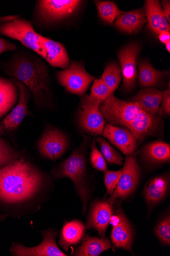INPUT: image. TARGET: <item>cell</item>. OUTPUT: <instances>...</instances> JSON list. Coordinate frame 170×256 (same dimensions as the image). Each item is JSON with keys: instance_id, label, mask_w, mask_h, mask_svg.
<instances>
[{"instance_id": "484cf974", "label": "cell", "mask_w": 170, "mask_h": 256, "mask_svg": "<svg viewBox=\"0 0 170 256\" xmlns=\"http://www.w3.org/2000/svg\"><path fill=\"white\" fill-rule=\"evenodd\" d=\"M139 84L144 88L159 86L169 76L168 71H159L148 62H141L138 64Z\"/></svg>"}, {"instance_id": "74e56055", "label": "cell", "mask_w": 170, "mask_h": 256, "mask_svg": "<svg viewBox=\"0 0 170 256\" xmlns=\"http://www.w3.org/2000/svg\"><path fill=\"white\" fill-rule=\"evenodd\" d=\"M170 27L169 22H168L167 18L162 13L160 22H159V27L158 30V34L163 32H170Z\"/></svg>"}, {"instance_id": "4316f807", "label": "cell", "mask_w": 170, "mask_h": 256, "mask_svg": "<svg viewBox=\"0 0 170 256\" xmlns=\"http://www.w3.org/2000/svg\"><path fill=\"white\" fill-rule=\"evenodd\" d=\"M144 12L149 22L148 28L154 34H158L159 22L162 13L160 2L157 0L146 1Z\"/></svg>"}, {"instance_id": "ab89813d", "label": "cell", "mask_w": 170, "mask_h": 256, "mask_svg": "<svg viewBox=\"0 0 170 256\" xmlns=\"http://www.w3.org/2000/svg\"><path fill=\"white\" fill-rule=\"evenodd\" d=\"M159 38L162 43L165 44L170 41V34L168 32H161L159 34Z\"/></svg>"}, {"instance_id": "ffe728a7", "label": "cell", "mask_w": 170, "mask_h": 256, "mask_svg": "<svg viewBox=\"0 0 170 256\" xmlns=\"http://www.w3.org/2000/svg\"><path fill=\"white\" fill-rule=\"evenodd\" d=\"M41 42L44 52V59L54 68H66L70 64L67 52L59 42L42 36Z\"/></svg>"}, {"instance_id": "5b68a950", "label": "cell", "mask_w": 170, "mask_h": 256, "mask_svg": "<svg viewBox=\"0 0 170 256\" xmlns=\"http://www.w3.org/2000/svg\"><path fill=\"white\" fill-rule=\"evenodd\" d=\"M100 109L107 124L125 128L144 112L135 103L117 98L114 93L101 102Z\"/></svg>"}, {"instance_id": "7402d4cb", "label": "cell", "mask_w": 170, "mask_h": 256, "mask_svg": "<svg viewBox=\"0 0 170 256\" xmlns=\"http://www.w3.org/2000/svg\"><path fill=\"white\" fill-rule=\"evenodd\" d=\"M19 96V88L12 79L0 77V120L14 106Z\"/></svg>"}, {"instance_id": "3957f363", "label": "cell", "mask_w": 170, "mask_h": 256, "mask_svg": "<svg viewBox=\"0 0 170 256\" xmlns=\"http://www.w3.org/2000/svg\"><path fill=\"white\" fill-rule=\"evenodd\" d=\"M90 142L88 136H84L83 143L71 155L52 171L57 178H67L74 183L81 198L83 206V215L86 212L88 201L91 196L88 180L87 153Z\"/></svg>"}, {"instance_id": "9a60e30c", "label": "cell", "mask_w": 170, "mask_h": 256, "mask_svg": "<svg viewBox=\"0 0 170 256\" xmlns=\"http://www.w3.org/2000/svg\"><path fill=\"white\" fill-rule=\"evenodd\" d=\"M126 128L132 132L139 145L149 136L162 135L164 122L157 114L143 112Z\"/></svg>"}, {"instance_id": "8d00e7d4", "label": "cell", "mask_w": 170, "mask_h": 256, "mask_svg": "<svg viewBox=\"0 0 170 256\" xmlns=\"http://www.w3.org/2000/svg\"><path fill=\"white\" fill-rule=\"evenodd\" d=\"M17 50V46L14 44L0 37V55L8 52H15Z\"/></svg>"}, {"instance_id": "e0dca14e", "label": "cell", "mask_w": 170, "mask_h": 256, "mask_svg": "<svg viewBox=\"0 0 170 256\" xmlns=\"http://www.w3.org/2000/svg\"><path fill=\"white\" fill-rule=\"evenodd\" d=\"M102 135L126 156L135 152L138 148V144L133 134L125 128L107 124Z\"/></svg>"}, {"instance_id": "7c38bea8", "label": "cell", "mask_w": 170, "mask_h": 256, "mask_svg": "<svg viewBox=\"0 0 170 256\" xmlns=\"http://www.w3.org/2000/svg\"><path fill=\"white\" fill-rule=\"evenodd\" d=\"M12 80L19 88V100L12 112L0 124V132L3 134L16 130L27 116H34L28 108V102L31 96L30 90L20 81Z\"/></svg>"}, {"instance_id": "1f68e13d", "label": "cell", "mask_w": 170, "mask_h": 256, "mask_svg": "<svg viewBox=\"0 0 170 256\" xmlns=\"http://www.w3.org/2000/svg\"><path fill=\"white\" fill-rule=\"evenodd\" d=\"M155 234L161 243L166 246L170 244V216L166 214L161 218L155 228Z\"/></svg>"}, {"instance_id": "30bf717a", "label": "cell", "mask_w": 170, "mask_h": 256, "mask_svg": "<svg viewBox=\"0 0 170 256\" xmlns=\"http://www.w3.org/2000/svg\"><path fill=\"white\" fill-rule=\"evenodd\" d=\"M120 202L117 200L113 204V214L110 222L113 226L111 239L115 248L133 253L134 231Z\"/></svg>"}, {"instance_id": "d4e9b609", "label": "cell", "mask_w": 170, "mask_h": 256, "mask_svg": "<svg viewBox=\"0 0 170 256\" xmlns=\"http://www.w3.org/2000/svg\"><path fill=\"white\" fill-rule=\"evenodd\" d=\"M112 244L106 238L85 236L82 244L77 248L74 256H98L104 252L111 248Z\"/></svg>"}, {"instance_id": "60d3db41", "label": "cell", "mask_w": 170, "mask_h": 256, "mask_svg": "<svg viewBox=\"0 0 170 256\" xmlns=\"http://www.w3.org/2000/svg\"><path fill=\"white\" fill-rule=\"evenodd\" d=\"M21 16L19 14L16 15H10L6 16H0V24L6 22L20 18Z\"/></svg>"}, {"instance_id": "4dcf8cb0", "label": "cell", "mask_w": 170, "mask_h": 256, "mask_svg": "<svg viewBox=\"0 0 170 256\" xmlns=\"http://www.w3.org/2000/svg\"><path fill=\"white\" fill-rule=\"evenodd\" d=\"M20 154L0 137V168L7 166L18 160Z\"/></svg>"}, {"instance_id": "d6986e66", "label": "cell", "mask_w": 170, "mask_h": 256, "mask_svg": "<svg viewBox=\"0 0 170 256\" xmlns=\"http://www.w3.org/2000/svg\"><path fill=\"white\" fill-rule=\"evenodd\" d=\"M142 160L150 167L168 164L170 161V146L157 140L146 144L141 150Z\"/></svg>"}, {"instance_id": "d590c367", "label": "cell", "mask_w": 170, "mask_h": 256, "mask_svg": "<svg viewBox=\"0 0 170 256\" xmlns=\"http://www.w3.org/2000/svg\"><path fill=\"white\" fill-rule=\"evenodd\" d=\"M161 106L157 112L159 118L168 116L170 114V90L168 88L163 92V97L161 103Z\"/></svg>"}, {"instance_id": "f546056e", "label": "cell", "mask_w": 170, "mask_h": 256, "mask_svg": "<svg viewBox=\"0 0 170 256\" xmlns=\"http://www.w3.org/2000/svg\"><path fill=\"white\" fill-rule=\"evenodd\" d=\"M101 79L112 92L118 88L122 76L120 67L116 64H108L102 76Z\"/></svg>"}, {"instance_id": "6da1fadb", "label": "cell", "mask_w": 170, "mask_h": 256, "mask_svg": "<svg viewBox=\"0 0 170 256\" xmlns=\"http://www.w3.org/2000/svg\"><path fill=\"white\" fill-rule=\"evenodd\" d=\"M50 180L36 166L22 157L0 168V204L24 206L39 200Z\"/></svg>"}, {"instance_id": "e575fe53", "label": "cell", "mask_w": 170, "mask_h": 256, "mask_svg": "<svg viewBox=\"0 0 170 256\" xmlns=\"http://www.w3.org/2000/svg\"><path fill=\"white\" fill-rule=\"evenodd\" d=\"M122 173L123 168L116 172L109 170L105 172L104 182L107 192L104 199L108 196L112 195L117 188Z\"/></svg>"}, {"instance_id": "b9f144b4", "label": "cell", "mask_w": 170, "mask_h": 256, "mask_svg": "<svg viewBox=\"0 0 170 256\" xmlns=\"http://www.w3.org/2000/svg\"><path fill=\"white\" fill-rule=\"evenodd\" d=\"M8 216V215L6 214H0V221L4 220Z\"/></svg>"}, {"instance_id": "277c9868", "label": "cell", "mask_w": 170, "mask_h": 256, "mask_svg": "<svg viewBox=\"0 0 170 256\" xmlns=\"http://www.w3.org/2000/svg\"><path fill=\"white\" fill-rule=\"evenodd\" d=\"M0 34L19 41L44 58L42 36L36 32L30 21L20 18L0 24Z\"/></svg>"}, {"instance_id": "5bb4252c", "label": "cell", "mask_w": 170, "mask_h": 256, "mask_svg": "<svg viewBox=\"0 0 170 256\" xmlns=\"http://www.w3.org/2000/svg\"><path fill=\"white\" fill-rule=\"evenodd\" d=\"M140 51L138 43H132L126 46L118 54L121 65V72L123 74L122 89L126 92L132 91L136 86L137 72V59Z\"/></svg>"}, {"instance_id": "ee69618b", "label": "cell", "mask_w": 170, "mask_h": 256, "mask_svg": "<svg viewBox=\"0 0 170 256\" xmlns=\"http://www.w3.org/2000/svg\"><path fill=\"white\" fill-rule=\"evenodd\" d=\"M0 68L2 69V62H0Z\"/></svg>"}, {"instance_id": "f35d334b", "label": "cell", "mask_w": 170, "mask_h": 256, "mask_svg": "<svg viewBox=\"0 0 170 256\" xmlns=\"http://www.w3.org/2000/svg\"><path fill=\"white\" fill-rule=\"evenodd\" d=\"M162 10L163 14L168 20V22H170V1L162 2Z\"/></svg>"}, {"instance_id": "cb8c5ba5", "label": "cell", "mask_w": 170, "mask_h": 256, "mask_svg": "<svg viewBox=\"0 0 170 256\" xmlns=\"http://www.w3.org/2000/svg\"><path fill=\"white\" fill-rule=\"evenodd\" d=\"M147 22L144 10H135L126 12L117 18L115 26L121 31L130 34L140 31Z\"/></svg>"}, {"instance_id": "ac0fdd59", "label": "cell", "mask_w": 170, "mask_h": 256, "mask_svg": "<svg viewBox=\"0 0 170 256\" xmlns=\"http://www.w3.org/2000/svg\"><path fill=\"white\" fill-rule=\"evenodd\" d=\"M170 174L166 173L151 179L144 189V196L151 211L167 197L170 190Z\"/></svg>"}, {"instance_id": "9c48e42d", "label": "cell", "mask_w": 170, "mask_h": 256, "mask_svg": "<svg viewBox=\"0 0 170 256\" xmlns=\"http://www.w3.org/2000/svg\"><path fill=\"white\" fill-rule=\"evenodd\" d=\"M59 84L66 91L83 96L95 78L89 74L80 62H72L63 70L56 74Z\"/></svg>"}, {"instance_id": "f1b7e54d", "label": "cell", "mask_w": 170, "mask_h": 256, "mask_svg": "<svg viewBox=\"0 0 170 256\" xmlns=\"http://www.w3.org/2000/svg\"><path fill=\"white\" fill-rule=\"evenodd\" d=\"M101 149L105 160L111 165L122 166L124 164V157L117 150L114 149L106 140L98 136L96 139Z\"/></svg>"}, {"instance_id": "52a82bcc", "label": "cell", "mask_w": 170, "mask_h": 256, "mask_svg": "<svg viewBox=\"0 0 170 256\" xmlns=\"http://www.w3.org/2000/svg\"><path fill=\"white\" fill-rule=\"evenodd\" d=\"M78 0H41L37 2V18L46 24H53L74 14L80 7Z\"/></svg>"}, {"instance_id": "44dd1931", "label": "cell", "mask_w": 170, "mask_h": 256, "mask_svg": "<svg viewBox=\"0 0 170 256\" xmlns=\"http://www.w3.org/2000/svg\"><path fill=\"white\" fill-rule=\"evenodd\" d=\"M163 92L153 87L145 88L130 99L145 112L155 115L161 105Z\"/></svg>"}, {"instance_id": "836d02e7", "label": "cell", "mask_w": 170, "mask_h": 256, "mask_svg": "<svg viewBox=\"0 0 170 256\" xmlns=\"http://www.w3.org/2000/svg\"><path fill=\"white\" fill-rule=\"evenodd\" d=\"M91 149L90 160L93 168L101 172H105L107 170L106 160L102 154L97 148L95 138L91 144Z\"/></svg>"}, {"instance_id": "603a6c76", "label": "cell", "mask_w": 170, "mask_h": 256, "mask_svg": "<svg viewBox=\"0 0 170 256\" xmlns=\"http://www.w3.org/2000/svg\"><path fill=\"white\" fill-rule=\"evenodd\" d=\"M85 226L80 220L66 222L60 232L59 244L66 252L71 246L79 244L84 238Z\"/></svg>"}, {"instance_id": "8992f818", "label": "cell", "mask_w": 170, "mask_h": 256, "mask_svg": "<svg viewBox=\"0 0 170 256\" xmlns=\"http://www.w3.org/2000/svg\"><path fill=\"white\" fill-rule=\"evenodd\" d=\"M141 170L138 164L137 154L127 156L123 173L113 194L107 200L111 204L130 198L136 192L141 178Z\"/></svg>"}, {"instance_id": "2e32d148", "label": "cell", "mask_w": 170, "mask_h": 256, "mask_svg": "<svg viewBox=\"0 0 170 256\" xmlns=\"http://www.w3.org/2000/svg\"><path fill=\"white\" fill-rule=\"evenodd\" d=\"M113 214V204L106 201L96 200L91 204L86 228L98 231L100 238H106V232Z\"/></svg>"}, {"instance_id": "d6a6232c", "label": "cell", "mask_w": 170, "mask_h": 256, "mask_svg": "<svg viewBox=\"0 0 170 256\" xmlns=\"http://www.w3.org/2000/svg\"><path fill=\"white\" fill-rule=\"evenodd\" d=\"M113 93L102 79H95L91 88L90 96L102 102Z\"/></svg>"}, {"instance_id": "8fae6325", "label": "cell", "mask_w": 170, "mask_h": 256, "mask_svg": "<svg viewBox=\"0 0 170 256\" xmlns=\"http://www.w3.org/2000/svg\"><path fill=\"white\" fill-rule=\"evenodd\" d=\"M43 240L39 246L28 248L18 243L12 244L10 250L12 256H67L58 247L56 238L58 232L53 228L41 231Z\"/></svg>"}, {"instance_id": "7bdbcfd3", "label": "cell", "mask_w": 170, "mask_h": 256, "mask_svg": "<svg viewBox=\"0 0 170 256\" xmlns=\"http://www.w3.org/2000/svg\"><path fill=\"white\" fill-rule=\"evenodd\" d=\"M166 44V48L167 50L170 52V41L168 42L167 43L165 44Z\"/></svg>"}, {"instance_id": "7a4b0ae2", "label": "cell", "mask_w": 170, "mask_h": 256, "mask_svg": "<svg viewBox=\"0 0 170 256\" xmlns=\"http://www.w3.org/2000/svg\"><path fill=\"white\" fill-rule=\"evenodd\" d=\"M2 69L8 76L20 81L29 88L37 108H50L49 72L43 60L26 51H15L9 59L2 62Z\"/></svg>"}, {"instance_id": "83f0119b", "label": "cell", "mask_w": 170, "mask_h": 256, "mask_svg": "<svg viewBox=\"0 0 170 256\" xmlns=\"http://www.w3.org/2000/svg\"><path fill=\"white\" fill-rule=\"evenodd\" d=\"M101 19L108 24H112L116 17L124 14L113 2L94 1Z\"/></svg>"}, {"instance_id": "4fadbf2b", "label": "cell", "mask_w": 170, "mask_h": 256, "mask_svg": "<svg viewBox=\"0 0 170 256\" xmlns=\"http://www.w3.org/2000/svg\"><path fill=\"white\" fill-rule=\"evenodd\" d=\"M66 135L60 130L47 128L39 139L38 147L40 154L45 158L52 160L60 158L69 147Z\"/></svg>"}, {"instance_id": "ba28073f", "label": "cell", "mask_w": 170, "mask_h": 256, "mask_svg": "<svg viewBox=\"0 0 170 256\" xmlns=\"http://www.w3.org/2000/svg\"><path fill=\"white\" fill-rule=\"evenodd\" d=\"M101 102L87 95L81 100L78 115L79 126L85 132L94 136L102 135L106 124L100 109Z\"/></svg>"}]
</instances>
